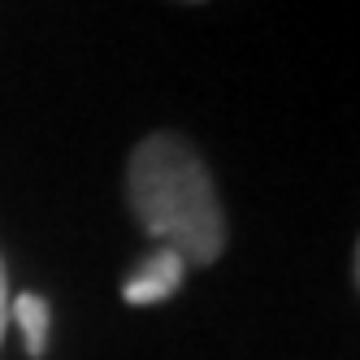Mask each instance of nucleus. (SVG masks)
I'll use <instances>...</instances> for the list:
<instances>
[{
	"label": "nucleus",
	"mask_w": 360,
	"mask_h": 360,
	"mask_svg": "<svg viewBox=\"0 0 360 360\" xmlns=\"http://www.w3.org/2000/svg\"><path fill=\"white\" fill-rule=\"evenodd\" d=\"M135 221L187 265H213L226 248V213L200 152L174 131L148 135L126 165Z\"/></svg>",
	"instance_id": "nucleus-1"
},
{
	"label": "nucleus",
	"mask_w": 360,
	"mask_h": 360,
	"mask_svg": "<svg viewBox=\"0 0 360 360\" xmlns=\"http://www.w3.org/2000/svg\"><path fill=\"white\" fill-rule=\"evenodd\" d=\"M183 274H187V261H183V256L169 252V248H157V252H152L131 278H126L122 300H126V304H135V308L161 304V300H169L178 287H183Z\"/></svg>",
	"instance_id": "nucleus-2"
},
{
	"label": "nucleus",
	"mask_w": 360,
	"mask_h": 360,
	"mask_svg": "<svg viewBox=\"0 0 360 360\" xmlns=\"http://www.w3.org/2000/svg\"><path fill=\"white\" fill-rule=\"evenodd\" d=\"M9 317L22 326V339H27V356H44L48 352V326H53V308H48L44 295H18L9 304Z\"/></svg>",
	"instance_id": "nucleus-3"
},
{
	"label": "nucleus",
	"mask_w": 360,
	"mask_h": 360,
	"mask_svg": "<svg viewBox=\"0 0 360 360\" xmlns=\"http://www.w3.org/2000/svg\"><path fill=\"white\" fill-rule=\"evenodd\" d=\"M5 326H9V287H5V261H0V343H5Z\"/></svg>",
	"instance_id": "nucleus-4"
},
{
	"label": "nucleus",
	"mask_w": 360,
	"mask_h": 360,
	"mask_svg": "<svg viewBox=\"0 0 360 360\" xmlns=\"http://www.w3.org/2000/svg\"><path fill=\"white\" fill-rule=\"evenodd\" d=\"M191 5H200V0H191Z\"/></svg>",
	"instance_id": "nucleus-5"
}]
</instances>
